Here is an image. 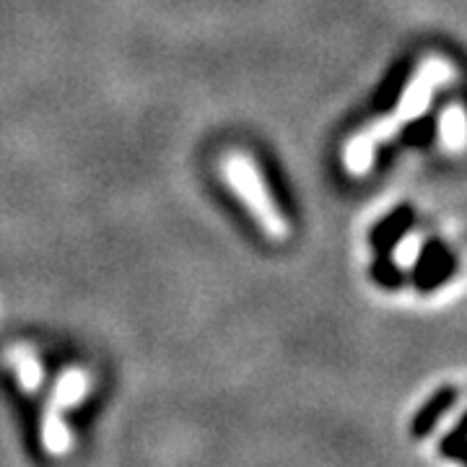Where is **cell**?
<instances>
[{
	"instance_id": "obj_3",
	"label": "cell",
	"mask_w": 467,
	"mask_h": 467,
	"mask_svg": "<svg viewBox=\"0 0 467 467\" xmlns=\"http://www.w3.org/2000/svg\"><path fill=\"white\" fill-rule=\"evenodd\" d=\"M413 73H416V57H400L395 60L389 70L384 73L382 84L377 86V94H374V109L377 112H392L398 104H400L402 94L408 84L413 81Z\"/></svg>"
},
{
	"instance_id": "obj_9",
	"label": "cell",
	"mask_w": 467,
	"mask_h": 467,
	"mask_svg": "<svg viewBox=\"0 0 467 467\" xmlns=\"http://www.w3.org/2000/svg\"><path fill=\"white\" fill-rule=\"evenodd\" d=\"M86 392V377L73 371V374H66L60 384H57V392H55V405L57 408H66V405H73L81 395Z\"/></svg>"
},
{
	"instance_id": "obj_7",
	"label": "cell",
	"mask_w": 467,
	"mask_h": 467,
	"mask_svg": "<svg viewBox=\"0 0 467 467\" xmlns=\"http://www.w3.org/2000/svg\"><path fill=\"white\" fill-rule=\"evenodd\" d=\"M371 278L377 281V285H382L387 291H398L405 285L408 275L392 257V252H377L374 263H371Z\"/></svg>"
},
{
	"instance_id": "obj_11",
	"label": "cell",
	"mask_w": 467,
	"mask_h": 467,
	"mask_svg": "<svg viewBox=\"0 0 467 467\" xmlns=\"http://www.w3.org/2000/svg\"><path fill=\"white\" fill-rule=\"evenodd\" d=\"M439 451H441L444 457L454 460V462H462V465H467V434L457 431V429L450 431V434L441 439Z\"/></svg>"
},
{
	"instance_id": "obj_6",
	"label": "cell",
	"mask_w": 467,
	"mask_h": 467,
	"mask_svg": "<svg viewBox=\"0 0 467 467\" xmlns=\"http://www.w3.org/2000/svg\"><path fill=\"white\" fill-rule=\"evenodd\" d=\"M439 135V117L436 112H423L405 122L400 130V143L405 149H429Z\"/></svg>"
},
{
	"instance_id": "obj_10",
	"label": "cell",
	"mask_w": 467,
	"mask_h": 467,
	"mask_svg": "<svg viewBox=\"0 0 467 467\" xmlns=\"http://www.w3.org/2000/svg\"><path fill=\"white\" fill-rule=\"evenodd\" d=\"M14 361H16V371H18V377H21V384H24L26 389H34V387L39 384L42 371H39V364L34 361L32 353H26V350H16V353H14Z\"/></svg>"
},
{
	"instance_id": "obj_4",
	"label": "cell",
	"mask_w": 467,
	"mask_h": 467,
	"mask_svg": "<svg viewBox=\"0 0 467 467\" xmlns=\"http://www.w3.org/2000/svg\"><path fill=\"white\" fill-rule=\"evenodd\" d=\"M416 223V208L413 205H398L368 232V244L374 252H392L405 234Z\"/></svg>"
},
{
	"instance_id": "obj_12",
	"label": "cell",
	"mask_w": 467,
	"mask_h": 467,
	"mask_svg": "<svg viewBox=\"0 0 467 467\" xmlns=\"http://www.w3.org/2000/svg\"><path fill=\"white\" fill-rule=\"evenodd\" d=\"M454 429H457V431H462V434H467V413L462 418H460V423H457Z\"/></svg>"
},
{
	"instance_id": "obj_8",
	"label": "cell",
	"mask_w": 467,
	"mask_h": 467,
	"mask_svg": "<svg viewBox=\"0 0 467 467\" xmlns=\"http://www.w3.org/2000/svg\"><path fill=\"white\" fill-rule=\"evenodd\" d=\"M45 444H47V450L55 451V454H63L67 450V444H70V436H67L66 423L60 420V416L50 410L47 418H45Z\"/></svg>"
},
{
	"instance_id": "obj_2",
	"label": "cell",
	"mask_w": 467,
	"mask_h": 467,
	"mask_svg": "<svg viewBox=\"0 0 467 467\" xmlns=\"http://www.w3.org/2000/svg\"><path fill=\"white\" fill-rule=\"evenodd\" d=\"M457 254L447 247L441 239H429L418 252L416 265L410 273V284L416 285L420 294H431L444 284H450L451 275L457 273Z\"/></svg>"
},
{
	"instance_id": "obj_1",
	"label": "cell",
	"mask_w": 467,
	"mask_h": 467,
	"mask_svg": "<svg viewBox=\"0 0 467 467\" xmlns=\"http://www.w3.org/2000/svg\"><path fill=\"white\" fill-rule=\"evenodd\" d=\"M226 177H229V182L236 187V192H242V198H244L247 205H250L252 211L257 213L260 223L265 226L267 232L273 234V236H281V234H285L284 216L275 211V205H273L270 195H267L265 184H263V180H260L257 169L252 167L250 159H244V156L234 153L232 159L226 161Z\"/></svg>"
},
{
	"instance_id": "obj_5",
	"label": "cell",
	"mask_w": 467,
	"mask_h": 467,
	"mask_svg": "<svg viewBox=\"0 0 467 467\" xmlns=\"http://www.w3.org/2000/svg\"><path fill=\"white\" fill-rule=\"evenodd\" d=\"M457 398H460V389L457 387H451V384L439 387L434 395L418 408L416 416H413V423H410L413 439H426V436L431 434L436 429V423L457 405Z\"/></svg>"
}]
</instances>
